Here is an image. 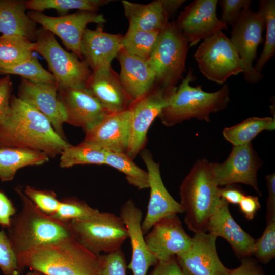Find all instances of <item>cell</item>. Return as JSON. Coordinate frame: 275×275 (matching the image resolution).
<instances>
[{"label": "cell", "instance_id": "6da1fadb", "mask_svg": "<svg viewBox=\"0 0 275 275\" xmlns=\"http://www.w3.org/2000/svg\"><path fill=\"white\" fill-rule=\"evenodd\" d=\"M70 145L45 116L17 96H11L8 114L0 122V147L29 149L54 158Z\"/></svg>", "mask_w": 275, "mask_h": 275}, {"label": "cell", "instance_id": "7a4b0ae2", "mask_svg": "<svg viewBox=\"0 0 275 275\" xmlns=\"http://www.w3.org/2000/svg\"><path fill=\"white\" fill-rule=\"evenodd\" d=\"M16 191L22 207L8 229L20 269L24 259L38 247L74 235L68 222L43 212L21 189L18 187Z\"/></svg>", "mask_w": 275, "mask_h": 275}, {"label": "cell", "instance_id": "3957f363", "mask_svg": "<svg viewBox=\"0 0 275 275\" xmlns=\"http://www.w3.org/2000/svg\"><path fill=\"white\" fill-rule=\"evenodd\" d=\"M44 275H100V255L92 252L75 236L41 245L20 265Z\"/></svg>", "mask_w": 275, "mask_h": 275}, {"label": "cell", "instance_id": "277c9868", "mask_svg": "<svg viewBox=\"0 0 275 275\" xmlns=\"http://www.w3.org/2000/svg\"><path fill=\"white\" fill-rule=\"evenodd\" d=\"M211 162L197 160L183 180L179 190L185 222L195 233L206 231L207 223L222 201Z\"/></svg>", "mask_w": 275, "mask_h": 275}, {"label": "cell", "instance_id": "5b68a950", "mask_svg": "<svg viewBox=\"0 0 275 275\" xmlns=\"http://www.w3.org/2000/svg\"><path fill=\"white\" fill-rule=\"evenodd\" d=\"M190 68L171 98L158 117L161 123L171 127L193 118L210 122V115L224 110L230 101L227 84L213 92L202 90L201 85L193 87L190 82L196 80Z\"/></svg>", "mask_w": 275, "mask_h": 275}, {"label": "cell", "instance_id": "8992f818", "mask_svg": "<svg viewBox=\"0 0 275 275\" xmlns=\"http://www.w3.org/2000/svg\"><path fill=\"white\" fill-rule=\"evenodd\" d=\"M32 49L45 59L59 89L85 88L92 71L84 61L65 50L51 32L37 29Z\"/></svg>", "mask_w": 275, "mask_h": 275}, {"label": "cell", "instance_id": "52a82bcc", "mask_svg": "<svg viewBox=\"0 0 275 275\" xmlns=\"http://www.w3.org/2000/svg\"><path fill=\"white\" fill-rule=\"evenodd\" d=\"M189 43L174 22L160 32L152 52L147 60L154 71L156 83L176 87L185 71Z\"/></svg>", "mask_w": 275, "mask_h": 275}, {"label": "cell", "instance_id": "ba28073f", "mask_svg": "<svg viewBox=\"0 0 275 275\" xmlns=\"http://www.w3.org/2000/svg\"><path fill=\"white\" fill-rule=\"evenodd\" d=\"M75 237L97 255L121 250L128 238L127 228L119 216L98 211L88 217L68 222Z\"/></svg>", "mask_w": 275, "mask_h": 275}, {"label": "cell", "instance_id": "9c48e42d", "mask_svg": "<svg viewBox=\"0 0 275 275\" xmlns=\"http://www.w3.org/2000/svg\"><path fill=\"white\" fill-rule=\"evenodd\" d=\"M194 57L201 73L218 84L243 72L242 63L230 38L222 31L203 39Z\"/></svg>", "mask_w": 275, "mask_h": 275}, {"label": "cell", "instance_id": "30bf717a", "mask_svg": "<svg viewBox=\"0 0 275 275\" xmlns=\"http://www.w3.org/2000/svg\"><path fill=\"white\" fill-rule=\"evenodd\" d=\"M177 89L156 84L148 92L132 102L131 133L126 155L133 160L147 142L148 129L155 119L168 105Z\"/></svg>", "mask_w": 275, "mask_h": 275}, {"label": "cell", "instance_id": "8fae6325", "mask_svg": "<svg viewBox=\"0 0 275 275\" xmlns=\"http://www.w3.org/2000/svg\"><path fill=\"white\" fill-rule=\"evenodd\" d=\"M232 26L230 40L242 63L244 79L250 84L257 83L264 77L253 66L258 47L263 41L264 18L258 11L244 9Z\"/></svg>", "mask_w": 275, "mask_h": 275}, {"label": "cell", "instance_id": "7c38bea8", "mask_svg": "<svg viewBox=\"0 0 275 275\" xmlns=\"http://www.w3.org/2000/svg\"><path fill=\"white\" fill-rule=\"evenodd\" d=\"M212 171L220 187L242 183L250 186L259 195L257 174L262 161L252 143L233 146L227 158L223 162H211Z\"/></svg>", "mask_w": 275, "mask_h": 275}, {"label": "cell", "instance_id": "4fadbf2b", "mask_svg": "<svg viewBox=\"0 0 275 275\" xmlns=\"http://www.w3.org/2000/svg\"><path fill=\"white\" fill-rule=\"evenodd\" d=\"M28 15L36 24L58 36L66 48L81 60L80 44L86 26L91 23L102 24L106 22L103 14L85 11L58 17L35 11H29Z\"/></svg>", "mask_w": 275, "mask_h": 275}, {"label": "cell", "instance_id": "5bb4252c", "mask_svg": "<svg viewBox=\"0 0 275 275\" xmlns=\"http://www.w3.org/2000/svg\"><path fill=\"white\" fill-rule=\"evenodd\" d=\"M217 237L206 232L195 233L189 249L175 257L184 275H228L216 250Z\"/></svg>", "mask_w": 275, "mask_h": 275}, {"label": "cell", "instance_id": "9a60e30c", "mask_svg": "<svg viewBox=\"0 0 275 275\" xmlns=\"http://www.w3.org/2000/svg\"><path fill=\"white\" fill-rule=\"evenodd\" d=\"M140 153L147 169L150 190L146 215L141 223L145 235L158 221L171 215L184 213V210L166 189L161 177L159 164L153 159L150 151L143 149Z\"/></svg>", "mask_w": 275, "mask_h": 275}, {"label": "cell", "instance_id": "2e32d148", "mask_svg": "<svg viewBox=\"0 0 275 275\" xmlns=\"http://www.w3.org/2000/svg\"><path fill=\"white\" fill-rule=\"evenodd\" d=\"M217 0H195L184 8L174 22L188 42L189 47L227 29V25L217 16Z\"/></svg>", "mask_w": 275, "mask_h": 275}, {"label": "cell", "instance_id": "e0dca14e", "mask_svg": "<svg viewBox=\"0 0 275 275\" xmlns=\"http://www.w3.org/2000/svg\"><path fill=\"white\" fill-rule=\"evenodd\" d=\"M144 239L158 261L168 260L187 251L192 241L177 214L157 222L145 235Z\"/></svg>", "mask_w": 275, "mask_h": 275}, {"label": "cell", "instance_id": "ac0fdd59", "mask_svg": "<svg viewBox=\"0 0 275 275\" xmlns=\"http://www.w3.org/2000/svg\"><path fill=\"white\" fill-rule=\"evenodd\" d=\"M56 83L35 82L21 78L18 88V97L45 116L55 131L64 138L63 125L66 116L58 95Z\"/></svg>", "mask_w": 275, "mask_h": 275}, {"label": "cell", "instance_id": "d6986e66", "mask_svg": "<svg viewBox=\"0 0 275 275\" xmlns=\"http://www.w3.org/2000/svg\"><path fill=\"white\" fill-rule=\"evenodd\" d=\"M58 95L65 111L66 123L85 132L111 114L85 88L59 89Z\"/></svg>", "mask_w": 275, "mask_h": 275}, {"label": "cell", "instance_id": "ffe728a7", "mask_svg": "<svg viewBox=\"0 0 275 275\" xmlns=\"http://www.w3.org/2000/svg\"><path fill=\"white\" fill-rule=\"evenodd\" d=\"M131 111L111 113L85 132L84 141L107 151L125 153L131 133Z\"/></svg>", "mask_w": 275, "mask_h": 275}, {"label": "cell", "instance_id": "44dd1931", "mask_svg": "<svg viewBox=\"0 0 275 275\" xmlns=\"http://www.w3.org/2000/svg\"><path fill=\"white\" fill-rule=\"evenodd\" d=\"M120 216L128 231L132 249L131 259L127 268L133 275H147L151 266L158 262L148 248L141 229L143 213L135 203L128 199L120 208Z\"/></svg>", "mask_w": 275, "mask_h": 275}, {"label": "cell", "instance_id": "7402d4cb", "mask_svg": "<svg viewBox=\"0 0 275 275\" xmlns=\"http://www.w3.org/2000/svg\"><path fill=\"white\" fill-rule=\"evenodd\" d=\"M185 0H156L147 4L121 1L128 30L161 31Z\"/></svg>", "mask_w": 275, "mask_h": 275}, {"label": "cell", "instance_id": "603a6c76", "mask_svg": "<svg viewBox=\"0 0 275 275\" xmlns=\"http://www.w3.org/2000/svg\"><path fill=\"white\" fill-rule=\"evenodd\" d=\"M123 35L104 32L102 27L86 28L83 33L80 51L92 72L111 69V62L122 48Z\"/></svg>", "mask_w": 275, "mask_h": 275}, {"label": "cell", "instance_id": "cb8c5ba5", "mask_svg": "<svg viewBox=\"0 0 275 275\" xmlns=\"http://www.w3.org/2000/svg\"><path fill=\"white\" fill-rule=\"evenodd\" d=\"M206 231L226 240L238 257L246 258L254 255L255 240L234 220L230 212L229 204L223 199L209 219Z\"/></svg>", "mask_w": 275, "mask_h": 275}, {"label": "cell", "instance_id": "d4e9b609", "mask_svg": "<svg viewBox=\"0 0 275 275\" xmlns=\"http://www.w3.org/2000/svg\"><path fill=\"white\" fill-rule=\"evenodd\" d=\"M116 58L120 65V82L132 102L156 84L155 74L147 61L131 55L122 48Z\"/></svg>", "mask_w": 275, "mask_h": 275}, {"label": "cell", "instance_id": "484cf974", "mask_svg": "<svg viewBox=\"0 0 275 275\" xmlns=\"http://www.w3.org/2000/svg\"><path fill=\"white\" fill-rule=\"evenodd\" d=\"M85 88L110 113L128 109L132 103L121 85L119 75L112 68L92 72Z\"/></svg>", "mask_w": 275, "mask_h": 275}, {"label": "cell", "instance_id": "4316f807", "mask_svg": "<svg viewBox=\"0 0 275 275\" xmlns=\"http://www.w3.org/2000/svg\"><path fill=\"white\" fill-rule=\"evenodd\" d=\"M25 1L0 0V33L35 41L37 24L26 13Z\"/></svg>", "mask_w": 275, "mask_h": 275}, {"label": "cell", "instance_id": "83f0119b", "mask_svg": "<svg viewBox=\"0 0 275 275\" xmlns=\"http://www.w3.org/2000/svg\"><path fill=\"white\" fill-rule=\"evenodd\" d=\"M46 154L29 149L0 147V180H13L18 170L33 166L43 164L49 161Z\"/></svg>", "mask_w": 275, "mask_h": 275}, {"label": "cell", "instance_id": "f1b7e54d", "mask_svg": "<svg viewBox=\"0 0 275 275\" xmlns=\"http://www.w3.org/2000/svg\"><path fill=\"white\" fill-rule=\"evenodd\" d=\"M275 129V119L271 117H252L235 125L224 128L223 137L233 146L251 143L264 130Z\"/></svg>", "mask_w": 275, "mask_h": 275}, {"label": "cell", "instance_id": "f546056e", "mask_svg": "<svg viewBox=\"0 0 275 275\" xmlns=\"http://www.w3.org/2000/svg\"><path fill=\"white\" fill-rule=\"evenodd\" d=\"M106 151L84 140L77 145H70L60 154V166L67 168L77 165L105 164Z\"/></svg>", "mask_w": 275, "mask_h": 275}, {"label": "cell", "instance_id": "4dcf8cb0", "mask_svg": "<svg viewBox=\"0 0 275 275\" xmlns=\"http://www.w3.org/2000/svg\"><path fill=\"white\" fill-rule=\"evenodd\" d=\"M34 42L19 35L0 36V67L17 64L31 58Z\"/></svg>", "mask_w": 275, "mask_h": 275}, {"label": "cell", "instance_id": "1f68e13d", "mask_svg": "<svg viewBox=\"0 0 275 275\" xmlns=\"http://www.w3.org/2000/svg\"><path fill=\"white\" fill-rule=\"evenodd\" d=\"M113 2L111 0H28L26 9L42 12L54 9L60 16L68 14L71 10L97 12L100 8Z\"/></svg>", "mask_w": 275, "mask_h": 275}, {"label": "cell", "instance_id": "d6a6232c", "mask_svg": "<svg viewBox=\"0 0 275 275\" xmlns=\"http://www.w3.org/2000/svg\"><path fill=\"white\" fill-rule=\"evenodd\" d=\"M105 164L123 173L128 183L139 190L149 188L147 171L137 166L125 153L106 151Z\"/></svg>", "mask_w": 275, "mask_h": 275}, {"label": "cell", "instance_id": "836d02e7", "mask_svg": "<svg viewBox=\"0 0 275 275\" xmlns=\"http://www.w3.org/2000/svg\"><path fill=\"white\" fill-rule=\"evenodd\" d=\"M258 11L264 18L266 30L263 50L254 66L256 72L261 73L264 66L275 52V1H260Z\"/></svg>", "mask_w": 275, "mask_h": 275}, {"label": "cell", "instance_id": "e575fe53", "mask_svg": "<svg viewBox=\"0 0 275 275\" xmlns=\"http://www.w3.org/2000/svg\"><path fill=\"white\" fill-rule=\"evenodd\" d=\"M160 32L128 30L122 38V48L131 55L147 61L152 52Z\"/></svg>", "mask_w": 275, "mask_h": 275}, {"label": "cell", "instance_id": "d590c367", "mask_svg": "<svg viewBox=\"0 0 275 275\" xmlns=\"http://www.w3.org/2000/svg\"><path fill=\"white\" fill-rule=\"evenodd\" d=\"M0 73L19 75L35 82L56 83L53 75L43 67L34 56L15 65L0 67Z\"/></svg>", "mask_w": 275, "mask_h": 275}, {"label": "cell", "instance_id": "8d00e7d4", "mask_svg": "<svg viewBox=\"0 0 275 275\" xmlns=\"http://www.w3.org/2000/svg\"><path fill=\"white\" fill-rule=\"evenodd\" d=\"M98 211L82 201L71 198L60 201L57 211L51 216L60 221L68 222L88 217Z\"/></svg>", "mask_w": 275, "mask_h": 275}, {"label": "cell", "instance_id": "74e56055", "mask_svg": "<svg viewBox=\"0 0 275 275\" xmlns=\"http://www.w3.org/2000/svg\"><path fill=\"white\" fill-rule=\"evenodd\" d=\"M267 225L262 235L254 244V253L260 261L266 263L275 257V216L266 218Z\"/></svg>", "mask_w": 275, "mask_h": 275}, {"label": "cell", "instance_id": "f35d334b", "mask_svg": "<svg viewBox=\"0 0 275 275\" xmlns=\"http://www.w3.org/2000/svg\"><path fill=\"white\" fill-rule=\"evenodd\" d=\"M0 268L4 275H20L22 272L10 240L4 231H0Z\"/></svg>", "mask_w": 275, "mask_h": 275}, {"label": "cell", "instance_id": "ab89813d", "mask_svg": "<svg viewBox=\"0 0 275 275\" xmlns=\"http://www.w3.org/2000/svg\"><path fill=\"white\" fill-rule=\"evenodd\" d=\"M26 196L43 212L53 215L60 203L56 195L50 191L37 189L27 186L23 190Z\"/></svg>", "mask_w": 275, "mask_h": 275}, {"label": "cell", "instance_id": "60d3db41", "mask_svg": "<svg viewBox=\"0 0 275 275\" xmlns=\"http://www.w3.org/2000/svg\"><path fill=\"white\" fill-rule=\"evenodd\" d=\"M100 275H127V264L122 250L100 255Z\"/></svg>", "mask_w": 275, "mask_h": 275}, {"label": "cell", "instance_id": "b9f144b4", "mask_svg": "<svg viewBox=\"0 0 275 275\" xmlns=\"http://www.w3.org/2000/svg\"><path fill=\"white\" fill-rule=\"evenodd\" d=\"M221 9L220 20L227 25H232L239 18L241 11L250 7L251 0L218 1Z\"/></svg>", "mask_w": 275, "mask_h": 275}, {"label": "cell", "instance_id": "7bdbcfd3", "mask_svg": "<svg viewBox=\"0 0 275 275\" xmlns=\"http://www.w3.org/2000/svg\"><path fill=\"white\" fill-rule=\"evenodd\" d=\"M12 89V83L9 75L0 79V122L9 111Z\"/></svg>", "mask_w": 275, "mask_h": 275}, {"label": "cell", "instance_id": "ee69618b", "mask_svg": "<svg viewBox=\"0 0 275 275\" xmlns=\"http://www.w3.org/2000/svg\"><path fill=\"white\" fill-rule=\"evenodd\" d=\"M150 275H184L175 257L163 261H158Z\"/></svg>", "mask_w": 275, "mask_h": 275}, {"label": "cell", "instance_id": "f6af8a7d", "mask_svg": "<svg viewBox=\"0 0 275 275\" xmlns=\"http://www.w3.org/2000/svg\"><path fill=\"white\" fill-rule=\"evenodd\" d=\"M16 212L10 200L0 191V225L8 229Z\"/></svg>", "mask_w": 275, "mask_h": 275}, {"label": "cell", "instance_id": "bcb514c9", "mask_svg": "<svg viewBox=\"0 0 275 275\" xmlns=\"http://www.w3.org/2000/svg\"><path fill=\"white\" fill-rule=\"evenodd\" d=\"M240 210L246 219L252 220L261 205L257 196L245 195L239 203Z\"/></svg>", "mask_w": 275, "mask_h": 275}, {"label": "cell", "instance_id": "7dc6e473", "mask_svg": "<svg viewBox=\"0 0 275 275\" xmlns=\"http://www.w3.org/2000/svg\"><path fill=\"white\" fill-rule=\"evenodd\" d=\"M228 275H265L262 269L253 259L244 258L240 265L231 269Z\"/></svg>", "mask_w": 275, "mask_h": 275}, {"label": "cell", "instance_id": "c3c4849f", "mask_svg": "<svg viewBox=\"0 0 275 275\" xmlns=\"http://www.w3.org/2000/svg\"><path fill=\"white\" fill-rule=\"evenodd\" d=\"M268 196L266 199V218L275 216V174L272 173L265 177Z\"/></svg>", "mask_w": 275, "mask_h": 275}, {"label": "cell", "instance_id": "681fc988", "mask_svg": "<svg viewBox=\"0 0 275 275\" xmlns=\"http://www.w3.org/2000/svg\"><path fill=\"white\" fill-rule=\"evenodd\" d=\"M219 195L228 204H239L245 194L240 188L232 184L220 188Z\"/></svg>", "mask_w": 275, "mask_h": 275}, {"label": "cell", "instance_id": "f907efd6", "mask_svg": "<svg viewBox=\"0 0 275 275\" xmlns=\"http://www.w3.org/2000/svg\"><path fill=\"white\" fill-rule=\"evenodd\" d=\"M25 275H44V274L37 271H32L28 272Z\"/></svg>", "mask_w": 275, "mask_h": 275}]
</instances>
